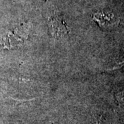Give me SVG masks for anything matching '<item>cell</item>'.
I'll use <instances>...</instances> for the list:
<instances>
[{"label":"cell","instance_id":"1","mask_svg":"<svg viewBox=\"0 0 124 124\" xmlns=\"http://www.w3.org/2000/svg\"><path fill=\"white\" fill-rule=\"evenodd\" d=\"M49 28L51 35L57 39H62L68 35L69 31L66 23L60 16H54L49 18Z\"/></svg>","mask_w":124,"mask_h":124},{"label":"cell","instance_id":"2","mask_svg":"<svg viewBox=\"0 0 124 124\" xmlns=\"http://www.w3.org/2000/svg\"><path fill=\"white\" fill-rule=\"evenodd\" d=\"M93 19L102 28H110L119 23V18L108 11H100L93 15Z\"/></svg>","mask_w":124,"mask_h":124},{"label":"cell","instance_id":"3","mask_svg":"<svg viewBox=\"0 0 124 124\" xmlns=\"http://www.w3.org/2000/svg\"><path fill=\"white\" fill-rule=\"evenodd\" d=\"M116 99L120 106L124 107V90L116 93Z\"/></svg>","mask_w":124,"mask_h":124},{"label":"cell","instance_id":"4","mask_svg":"<svg viewBox=\"0 0 124 124\" xmlns=\"http://www.w3.org/2000/svg\"><path fill=\"white\" fill-rule=\"evenodd\" d=\"M119 69H124V59L122 62H119L117 65H116L115 67L112 68L109 70H119Z\"/></svg>","mask_w":124,"mask_h":124}]
</instances>
